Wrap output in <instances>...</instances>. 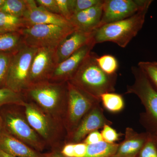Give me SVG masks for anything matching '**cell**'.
Wrapping results in <instances>:
<instances>
[{
  "mask_svg": "<svg viewBox=\"0 0 157 157\" xmlns=\"http://www.w3.org/2000/svg\"><path fill=\"white\" fill-rule=\"evenodd\" d=\"M98 56L91 52L69 82L101 102L103 94L115 91L117 75H108L101 70L97 63Z\"/></svg>",
  "mask_w": 157,
  "mask_h": 157,
  "instance_id": "1",
  "label": "cell"
},
{
  "mask_svg": "<svg viewBox=\"0 0 157 157\" xmlns=\"http://www.w3.org/2000/svg\"><path fill=\"white\" fill-rule=\"evenodd\" d=\"M22 94L27 101L33 102L63 123L67 101V82H42L29 86Z\"/></svg>",
  "mask_w": 157,
  "mask_h": 157,
  "instance_id": "2",
  "label": "cell"
},
{
  "mask_svg": "<svg viewBox=\"0 0 157 157\" xmlns=\"http://www.w3.org/2000/svg\"><path fill=\"white\" fill-rule=\"evenodd\" d=\"M4 130L35 150L42 153L47 145L29 124L24 107L6 105L0 109Z\"/></svg>",
  "mask_w": 157,
  "mask_h": 157,
  "instance_id": "3",
  "label": "cell"
},
{
  "mask_svg": "<svg viewBox=\"0 0 157 157\" xmlns=\"http://www.w3.org/2000/svg\"><path fill=\"white\" fill-rule=\"evenodd\" d=\"M148 9L141 10L131 17L98 28L94 34L95 43L112 42L121 48H125L143 27Z\"/></svg>",
  "mask_w": 157,
  "mask_h": 157,
  "instance_id": "4",
  "label": "cell"
},
{
  "mask_svg": "<svg viewBox=\"0 0 157 157\" xmlns=\"http://www.w3.org/2000/svg\"><path fill=\"white\" fill-rule=\"evenodd\" d=\"M24 109L29 124L47 146L51 150L61 149V143L66 137L63 123L54 118L31 101H27Z\"/></svg>",
  "mask_w": 157,
  "mask_h": 157,
  "instance_id": "5",
  "label": "cell"
},
{
  "mask_svg": "<svg viewBox=\"0 0 157 157\" xmlns=\"http://www.w3.org/2000/svg\"><path fill=\"white\" fill-rule=\"evenodd\" d=\"M132 70L135 81L127 86L126 94H133L139 98L145 109L141 117L143 124L147 132L155 134L157 132V90L140 68L134 67Z\"/></svg>",
  "mask_w": 157,
  "mask_h": 157,
  "instance_id": "6",
  "label": "cell"
},
{
  "mask_svg": "<svg viewBox=\"0 0 157 157\" xmlns=\"http://www.w3.org/2000/svg\"><path fill=\"white\" fill-rule=\"evenodd\" d=\"M76 30L74 27L53 25H34L19 32L25 45L39 48H56L61 42Z\"/></svg>",
  "mask_w": 157,
  "mask_h": 157,
  "instance_id": "7",
  "label": "cell"
},
{
  "mask_svg": "<svg viewBox=\"0 0 157 157\" xmlns=\"http://www.w3.org/2000/svg\"><path fill=\"white\" fill-rule=\"evenodd\" d=\"M67 107L63 119L66 137L74 131L90 109L101 103L69 82H67Z\"/></svg>",
  "mask_w": 157,
  "mask_h": 157,
  "instance_id": "8",
  "label": "cell"
},
{
  "mask_svg": "<svg viewBox=\"0 0 157 157\" xmlns=\"http://www.w3.org/2000/svg\"><path fill=\"white\" fill-rule=\"evenodd\" d=\"M38 49L25 44L13 54L9 67L6 88L22 94L29 87L31 64Z\"/></svg>",
  "mask_w": 157,
  "mask_h": 157,
  "instance_id": "9",
  "label": "cell"
},
{
  "mask_svg": "<svg viewBox=\"0 0 157 157\" xmlns=\"http://www.w3.org/2000/svg\"><path fill=\"white\" fill-rule=\"evenodd\" d=\"M152 2L151 0H104L99 27L125 19L138 11L148 9Z\"/></svg>",
  "mask_w": 157,
  "mask_h": 157,
  "instance_id": "10",
  "label": "cell"
},
{
  "mask_svg": "<svg viewBox=\"0 0 157 157\" xmlns=\"http://www.w3.org/2000/svg\"><path fill=\"white\" fill-rule=\"evenodd\" d=\"M100 104H96L90 109L74 131L66 137L64 143L82 142L91 132L102 129L105 125L112 124V122L104 115V110Z\"/></svg>",
  "mask_w": 157,
  "mask_h": 157,
  "instance_id": "11",
  "label": "cell"
},
{
  "mask_svg": "<svg viewBox=\"0 0 157 157\" xmlns=\"http://www.w3.org/2000/svg\"><path fill=\"white\" fill-rule=\"evenodd\" d=\"M56 48H38L34 55L29 74V85L49 81L57 63Z\"/></svg>",
  "mask_w": 157,
  "mask_h": 157,
  "instance_id": "12",
  "label": "cell"
},
{
  "mask_svg": "<svg viewBox=\"0 0 157 157\" xmlns=\"http://www.w3.org/2000/svg\"><path fill=\"white\" fill-rule=\"evenodd\" d=\"M96 45L94 39L88 44L82 46L64 61L56 65L49 81L55 82L70 81L78 68Z\"/></svg>",
  "mask_w": 157,
  "mask_h": 157,
  "instance_id": "13",
  "label": "cell"
},
{
  "mask_svg": "<svg viewBox=\"0 0 157 157\" xmlns=\"http://www.w3.org/2000/svg\"><path fill=\"white\" fill-rule=\"evenodd\" d=\"M28 27L34 25H53L74 27L71 22L60 14L52 13L37 5L34 0H28V9L23 16Z\"/></svg>",
  "mask_w": 157,
  "mask_h": 157,
  "instance_id": "14",
  "label": "cell"
},
{
  "mask_svg": "<svg viewBox=\"0 0 157 157\" xmlns=\"http://www.w3.org/2000/svg\"><path fill=\"white\" fill-rule=\"evenodd\" d=\"M94 31L91 33L74 31L56 48L57 63L63 61L82 46L91 42L94 39Z\"/></svg>",
  "mask_w": 157,
  "mask_h": 157,
  "instance_id": "15",
  "label": "cell"
},
{
  "mask_svg": "<svg viewBox=\"0 0 157 157\" xmlns=\"http://www.w3.org/2000/svg\"><path fill=\"white\" fill-rule=\"evenodd\" d=\"M103 2L73 14L70 21L76 30L86 33L94 32L99 27L102 14Z\"/></svg>",
  "mask_w": 157,
  "mask_h": 157,
  "instance_id": "16",
  "label": "cell"
},
{
  "mask_svg": "<svg viewBox=\"0 0 157 157\" xmlns=\"http://www.w3.org/2000/svg\"><path fill=\"white\" fill-rule=\"evenodd\" d=\"M149 132L138 133L127 128L124 140L119 144L117 150L113 157H137L146 142Z\"/></svg>",
  "mask_w": 157,
  "mask_h": 157,
  "instance_id": "17",
  "label": "cell"
},
{
  "mask_svg": "<svg viewBox=\"0 0 157 157\" xmlns=\"http://www.w3.org/2000/svg\"><path fill=\"white\" fill-rule=\"evenodd\" d=\"M0 150L16 157H45L44 153L35 150L4 130L0 135Z\"/></svg>",
  "mask_w": 157,
  "mask_h": 157,
  "instance_id": "18",
  "label": "cell"
},
{
  "mask_svg": "<svg viewBox=\"0 0 157 157\" xmlns=\"http://www.w3.org/2000/svg\"><path fill=\"white\" fill-rule=\"evenodd\" d=\"M24 45L19 32L0 33V52L14 53Z\"/></svg>",
  "mask_w": 157,
  "mask_h": 157,
  "instance_id": "19",
  "label": "cell"
},
{
  "mask_svg": "<svg viewBox=\"0 0 157 157\" xmlns=\"http://www.w3.org/2000/svg\"><path fill=\"white\" fill-rule=\"evenodd\" d=\"M119 144L102 141L87 145L85 157H113L117 150Z\"/></svg>",
  "mask_w": 157,
  "mask_h": 157,
  "instance_id": "20",
  "label": "cell"
},
{
  "mask_svg": "<svg viewBox=\"0 0 157 157\" xmlns=\"http://www.w3.org/2000/svg\"><path fill=\"white\" fill-rule=\"evenodd\" d=\"M28 27L23 17H17L0 11V29L8 32H19Z\"/></svg>",
  "mask_w": 157,
  "mask_h": 157,
  "instance_id": "21",
  "label": "cell"
},
{
  "mask_svg": "<svg viewBox=\"0 0 157 157\" xmlns=\"http://www.w3.org/2000/svg\"><path fill=\"white\" fill-rule=\"evenodd\" d=\"M100 99L104 108L113 113L121 112L124 107L123 97L117 93H105L101 96Z\"/></svg>",
  "mask_w": 157,
  "mask_h": 157,
  "instance_id": "22",
  "label": "cell"
},
{
  "mask_svg": "<svg viewBox=\"0 0 157 157\" xmlns=\"http://www.w3.org/2000/svg\"><path fill=\"white\" fill-rule=\"evenodd\" d=\"M27 102V101L22 94L15 92L8 88H0V109L9 105L24 107Z\"/></svg>",
  "mask_w": 157,
  "mask_h": 157,
  "instance_id": "23",
  "label": "cell"
},
{
  "mask_svg": "<svg viewBox=\"0 0 157 157\" xmlns=\"http://www.w3.org/2000/svg\"><path fill=\"white\" fill-rule=\"evenodd\" d=\"M28 9V0H6L0 11L17 17H23Z\"/></svg>",
  "mask_w": 157,
  "mask_h": 157,
  "instance_id": "24",
  "label": "cell"
},
{
  "mask_svg": "<svg viewBox=\"0 0 157 157\" xmlns=\"http://www.w3.org/2000/svg\"><path fill=\"white\" fill-rule=\"evenodd\" d=\"M97 62L98 66L105 73L108 75L116 74L118 68V63L117 59L110 54L98 56Z\"/></svg>",
  "mask_w": 157,
  "mask_h": 157,
  "instance_id": "25",
  "label": "cell"
},
{
  "mask_svg": "<svg viewBox=\"0 0 157 157\" xmlns=\"http://www.w3.org/2000/svg\"><path fill=\"white\" fill-rule=\"evenodd\" d=\"M14 53L0 52V88L6 87L9 67Z\"/></svg>",
  "mask_w": 157,
  "mask_h": 157,
  "instance_id": "26",
  "label": "cell"
},
{
  "mask_svg": "<svg viewBox=\"0 0 157 157\" xmlns=\"http://www.w3.org/2000/svg\"><path fill=\"white\" fill-rule=\"evenodd\" d=\"M104 0H70V9L72 16L103 2Z\"/></svg>",
  "mask_w": 157,
  "mask_h": 157,
  "instance_id": "27",
  "label": "cell"
},
{
  "mask_svg": "<svg viewBox=\"0 0 157 157\" xmlns=\"http://www.w3.org/2000/svg\"><path fill=\"white\" fill-rule=\"evenodd\" d=\"M138 67L144 71L152 84L157 88V66L155 62H140Z\"/></svg>",
  "mask_w": 157,
  "mask_h": 157,
  "instance_id": "28",
  "label": "cell"
},
{
  "mask_svg": "<svg viewBox=\"0 0 157 157\" xmlns=\"http://www.w3.org/2000/svg\"><path fill=\"white\" fill-rule=\"evenodd\" d=\"M137 157H157V148L151 133L148 137Z\"/></svg>",
  "mask_w": 157,
  "mask_h": 157,
  "instance_id": "29",
  "label": "cell"
},
{
  "mask_svg": "<svg viewBox=\"0 0 157 157\" xmlns=\"http://www.w3.org/2000/svg\"><path fill=\"white\" fill-rule=\"evenodd\" d=\"M101 133L103 140L110 144L116 143L117 141L119 140L121 135L110 125L108 124L104 126Z\"/></svg>",
  "mask_w": 157,
  "mask_h": 157,
  "instance_id": "30",
  "label": "cell"
},
{
  "mask_svg": "<svg viewBox=\"0 0 157 157\" xmlns=\"http://www.w3.org/2000/svg\"><path fill=\"white\" fill-rule=\"evenodd\" d=\"M60 14L66 19L70 21L72 17L70 6V0H56Z\"/></svg>",
  "mask_w": 157,
  "mask_h": 157,
  "instance_id": "31",
  "label": "cell"
},
{
  "mask_svg": "<svg viewBox=\"0 0 157 157\" xmlns=\"http://www.w3.org/2000/svg\"><path fill=\"white\" fill-rule=\"evenodd\" d=\"M35 2L38 6H42L47 11L55 14H60L56 0H36Z\"/></svg>",
  "mask_w": 157,
  "mask_h": 157,
  "instance_id": "32",
  "label": "cell"
},
{
  "mask_svg": "<svg viewBox=\"0 0 157 157\" xmlns=\"http://www.w3.org/2000/svg\"><path fill=\"white\" fill-rule=\"evenodd\" d=\"M103 141L101 133L99 131H96L91 132L86 136L82 141L87 145L94 144Z\"/></svg>",
  "mask_w": 157,
  "mask_h": 157,
  "instance_id": "33",
  "label": "cell"
},
{
  "mask_svg": "<svg viewBox=\"0 0 157 157\" xmlns=\"http://www.w3.org/2000/svg\"><path fill=\"white\" fill-rule=\"evenodd\" d=\"M87 147L83 142L74 143V157H85Z\"/></svg>",
  "mask_w": 157,
  "mask_h": 157,
  "instance_id": "34",
  "label": "cell"
},
{
  "mask_svg": "<svg viewBox=\"0 0 157 157\" xmlns=\"http://www.w3.org/2000/svg\"><path fill=\"white\" fill-rule=\"evenodd\" d=\"M74 143H64L61 148V153L66 157H74Z\"/></svg>",
  "mask_w": 157,
  "mask_h": 157,
  "instance_id": "35",
  "label": "cell"
},
{
  "mask_svg": "<svg viewBox=\"0 0 157 157\" xmlns=\"http://www.w3.org/2000/svg\"><path fill=\"white\" fill-rule=\"evenodd\" d=\"M45 157H66L60 152V149L51 150L50 151L44 153Z\"/></svg>",
  "mask_w": 157,
  "mask_h": 157,
  "instance_id": "36",
  "label": "cell"
},
{
  "mask_svg": "<svg viewBox=\"0 0 157 157\" xmlns=\"http://www.w3.org/2000/svg\"><path fill=\"white\" fill-rule=\"evenodd\" d=\"M0 157H16L13 156H11V155L8 154L6 153V152L2 151L0 150Z\"/></svg>",
  "mask_w": 157,
  "mask_h": 157,
  "instance_id": "37",
  "label": "cell"
},
{
  "mask_svg": "<svg viewBox=\"0 0 157 157\" xmlns=\"http://www.w3.org/2000/svg\"><path fill=\"white\" fill-rule=\"evenodd\" d=\"M3 130H4V126H3V121L0 116V135L2 132Z\"/></svg>",
  "mask_w": 157,
  "mask_h": 157,
  "instance_id": "38",
  "label": "cell"
},
{
  "mask_svg": "<svg viewBox=\"0 0 157 157\" xmlns=\"http://www.w3.org/2000/svg\"><path fill=\"white\" fill-rule=\"evenodd\" d=\"M152 136L157 148V136H155L154 135H152Z\"/></svg>",
  "mask_w": 157,
  "mask_h": 157,
  "instance_id": "39",
  "label": "cell"
},
{
  "mask_svg": "<svg viewBox=\"0 0 157 157\" xmlns=\"http://www.w3.org/2000/svg\"><path fill=\"white\" fill-rule=\"evenodd\" d=\"M6 0H0V9L3 6V4L5 3Z\"/></svg>",
  "mask_w": 157,
  "mask_h": 157,
  "instance_id": "40",
  "label": "cell"
},
{
  "mask_svg": "<svg viewBox=\"0 0 157 157\" xmlns=\"http://www.w3.org/2000/svg\"><path fill=\"white\" fill-rule=\"evenodd\" d=\"M4 32H6V31L2 29H0V33H4Z\"/></svg>",
  "mask_w": 157,
  "mask_h": 157,
  "instance_id": "41",
  "label": "cell"
},
{
  "mask_svg": "<svg viewBox=\"0 0 157 157\" xmlns=\"http://www.w3.org/2000/svg\"><path fill=\"white\" fill-rule=\"evenodd\" d=\"M152 135H154L155 136H157V133H155V134H152Z\"/></svg>",
  "mask_w": 157,
  "mask_h": 157,
  "instance_id": "42",
  "label": "cell"
},
{
  "mask_svg": "<svg viewBox=\"0 0 157 157\" xmlns=\"http://www.w3.org/2000/svg\"><path fill=\"white\" fill-rule=\"evenodd\" d=\"M155 63L156 65L157 66V62H155Z\"/></svg>",
  "mask_w": 157,
  "mask_h": 157,
  "instance_id": "43",
  "label": "cell"
}]
</instances>
